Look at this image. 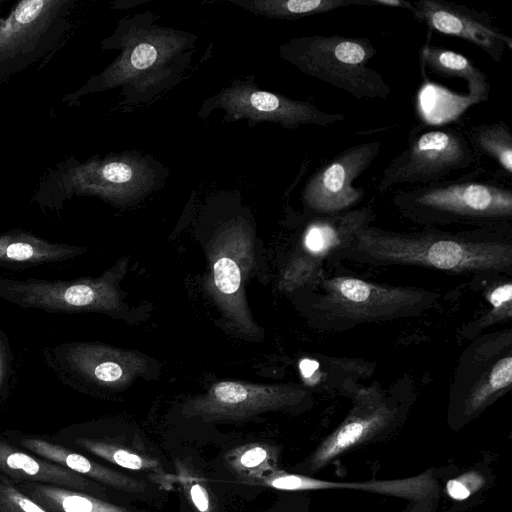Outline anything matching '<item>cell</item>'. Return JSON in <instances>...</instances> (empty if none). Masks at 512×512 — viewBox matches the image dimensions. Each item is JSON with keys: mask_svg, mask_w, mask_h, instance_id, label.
Segmentation results:
<instances>
[{"mask_svg": "<svg viewBox=\"0 0 512 512\" xmlns=\"http://www.w3.org/2000/svg\"><path fill=\"white\" fill-rule=\"evenodd\" d=\"M478 160L463 129H425L410 136L407 147L384 169L376 188L385 193L396 185L443 181L453 172L471 168Z\"/></svg>", "mask_w": 512, "mask_h": 512, "instance_id": "5", "label": "cell"}, {"mask_svg": "<svg viewBox=\"0 0 512 512\" xmlns=\"http://www.w3.org/2000/svg\"><path fill=\"white\" fill-rule=\"evenodd\" d=\"M0 475L13 483L33 482L105 496L99 483L57 463L29 454L0 438Z\"/></svg>", "mask_w": 512, "mask_h": 512, "instance_id": "14", "label": "cell"}, {"mask_svg": "<svg viewBox=\"0 0 512 512\" xmlns=\"http://www.w3.org/2000/svg\"><path fill=\"white\" fill-rule=\"evenodd\" d=\"M0 297L23 308L46 312L105 310L116 304L107 277L72 281L0 277Z\"/></svg>", "mask_w": 512, "mask_h": 512, "instance_id": "6", "label": "cell"}, {"mask_svg": "<svg viewBox=\"0 0 512 512\" xmlns=\"http://www.w3.org/2000/svg\"><path fill=\"white\" fill-rule=\"evenodd\" d=\"M226 460L238 476L254 483L275 471L277 452L268 444L252 443L233 449Z\"/></svg>", "mask_w": 512, "mask_h": 512, "instance_id": "22", "label": "cell"}, {"mask_svg": "<svg viewBox=\"0 0 512 512\" xmlns=\"http://www.w3.org/2000/svg\"><path fill=\"white\" fill-rule=\"evenodd\" d=\"M512 285L502 284L496 287L489 295V302L493 306L490 313L491 321L511 316Z\"/></svg>", "mask_w": 512, "mask_h": 512, "instance_id": "27", "label": "cell"}, {"mask_svg": "<svg viewBox=\"0 0 512 512\" xmlns=\"http://www.w3.org/2000/svg\"><path fill=\"white\" fill-rule=\"evenodd\" d=\"M0 80L34 64L53 50L71 27L74 0H22L2 14Z\"/></svg>", "mask_w": 512, "mask_h": 512, "instance_id": "4", "label": "cell"}, {"mask_svg": "<svg viewBox=\"0 0 512 512\" xmlns=\"http://www.w3.org/2000/svg\"><path fill=\"white\" fill-rule=\"evenodd\" d=\"M303 391L282 387L246 386L235 382H220L207 396L193 404L196 415L213 419L243 418L270 409L297 403Z\"/></svg>", "mask_w": 512, "mask_h": 512, "instance_id": "11", "label": "cell"}, {"mask_svg": "<svg viewBox=\"0 0 512 512\" xmlns=\"http://www.w3.org/2000/svg\"><path fill=\"white\" fill-rule=\"evenodd\" d=\"M83 249L63 243L49 242L23 231L0 234V265L31 266L74 258Z\"/></svg>", "mask_w": 512, "mask_h": 512, "instance_id": "16", "label": "cell"}, {"mask_svg": "<svg viewBox=\"0 0 512 512\" xmlns=\"http://www.w3.org/2000/svg\"><path fill=\"white\" fill-rule=\"evenodd\" d=\"M409 10L430 30L471 42L493 61H501L506 49L512 50V38L483 11L445 0H418Z\"/></svg>", "mask_w": 512, "mask_h": 512, "instance_id": "9", "label": "cell"}, {"mask_svg": "<svg viewBox=\"0 0 512 512\" xmlns=\"http://www.w3.org/2000/svg\"><path fill=\"white\" fill-rule=\"evenodd\" d=\"M246 9L270 18L297 19L352 5H390L393 0H257L240 3Z\"/></svg>", "mask_w": 512, "mask_h": 512, "instance_id": "19", "label": "cell"}, {"mask_svg": "<svg viewBox=\"0 0 512 512\" xmlns=\"http://www.w3.org/2000/svg\"><path fill=\"white\" fill-rule=\"evenodd\" d=\"M379 140L351 146L321 166L307 182L303 190V201L312 210L333 214L357 204L363 194L362 188L354 187L361 176L379 154Z\"/></svg>", "mask_w": 512, "mask_h": 512, "instance_id": "7", "label": "cell"}, {"mask_svg": "<svg viewBox=\"0 0 512 512\" xmlns=\"http://www.w3.org/2000/svg\"><path fill=\"white\" fill-rule=\"evenodd\" d=\"M358 246L386 262L410 263L447 271L499 270L511 266L512 248L502 242H476L426 234L406 236L361 228Z\"/></svg>", "mask_w": 512, "mask_h": 512, "instance_id": "1", "label": "cell"}, {"mask_svg": "<svg viewBox=\"0 0 512 512\" xmlns=\"http://www.w3.org/2000/svg\"><path fill=\"white\" fill-rule=\"evenodd\" d=\"M281 51L303 73L357 99L386 98L391 93L382 75L368 66L376 54L368 38L313 35L292 39Z\"/></svg>", "mask_w": 512, "mask_h": 512, "instance_id": "2", "label": "cell"}, {"mask_svg": "<svg viewBox=\"0 0 512 512\" xmlns=\"http://www.w3.org/2000/svg\"><path fill=\"white\" fill-rule=\"evenodd\" d=\"M189 497L198 512H213L209 494L200 482L189 479Z\"/></svg>", "mask_w": 512, "mask_h": 512, "instance_id": "28", "label": "cell"}, {"mask_svg": "<svg viewBox=\"0 0 512 512\" xmlns=\"http://www.w3.org/2000/svg\"><path fill=\"white\" fill-rule=\"evenodd\" d=\"M254 483L284 491L353 489L400 497L412 503L431 499L437 492L431 470L409 478L358 483L333 482L275 470Z\"/></svg>", "mask_w": 512, "mask_h": 512, "instance_id": "12", "label": "cell"}, {"mask_svg": "<svg viewBox=\"0 0 512 512\" xmlns=\"http://www.w3.org/2000/svg\"><path fill=\"white\" fill-rule=\"evenodd\" d=\"M215 285L224 294H233L239 290L241 272L234 260L228 257L217 259L213 266Z\"/></svg>", "mask_w": 512, "mask_h": 512, "instance_id": "25", "label": "cell"}, {"mask_svg": "<svg viewBox=\"0 0 512 512\" xmlns=\"http://www.w3.org/2000/svg\"><path fill=\"white\" fill-rule=\"evenodd\" d=\"M324 310L329 316L346 320H370L392 316L415 306L424 298L421 291L372 284L352 277L324 282Z\"/></svg>", "mask_w": 512, "mask_h": 512, "instance_id": "8", "label": "cell"}, {"mask_svg": "<svg viewBox=\"0 0 512 512\" xmlns=\"http://www.w3.org/2000/svg\"><path fill=\"white\" fill-rule=\"evenodd\" d=\"M395 413V409L378 400L359 403L316 448L310 457L309 469L313 472L322 469L341 454L372 439L392 422Z\"/></svg>", "mask_w": 512, "mask_h": 512, "instance_id": "13", "label": "cell"}, {"mask_svg": "<svg viewBox=\"0 0 512 512\" xmlns=\"http://www.w3.org/2000/svg\"><path fill=\"white\" fill-rule=\"evenodd\" d=\"M15 441L36 456L57 463L96 482L134 493H140L146 489V484L143 481L107 468L66 446L30 436L15 438Z\"/></svg>", "mask_w": 512, "mask_h": 512, "instance_id": "15", "label": "cell"}, {"mask_svg": "<svg viewBox=\"0 0 512 512\" xmlns=\"http://www.w3.org/2000/svg\"><path fill=\"white\" fill-rule=\"evenodd\" d=\"M9 355H8V347L6 342L1 336L0 333V392L5 383L7 374H8V365H9Z\"/></svg>", "mask_w": 512, "mask_h": 512, "instance_id": "29", "label": "cell"}, {"mask_svg": "<svg viewBox=\"0 0 512 512\" xmlns=\"http://www.w3.org/2000/svg\"><path fill=\"white\" fill-rule=\"evenodd\" d=\"M217 103L234 118L273 121L293 129L306 124L327 127L347 119L343 114L320 110L309 102L291 100L244 85L223 90Z\"/></svg>", "mask_w": 512, "mask_h": 512, "instance_id": "10", "label": "cell"}, {"mask_svg": "<svg viewBox=\"0 0 512 512\" xmlns=\"http://www.w3.org/2000/svg\"><path fill=\"white\" fill-rule=\"evenodd\" d=\"M16 487L49 512H129L96 496L52 485L19 482Z\"/></svg>", "mask_w": 512, "mask_h": 512, "instance_id": "18", "label": "cell"}, {"mask_svg": "<svg viewBox=\"0 0 512 512\" xmlns=\"http://www.w3.org/2000/svg\"><path fill=\"white\" fill-rule=\"evenodd\" d=\"M64 442H71L79 449L123 468L163 473L160 463L155 458L139 454L113 442L83 436H76L71 440L64 439Z\"/></svg>", "mask_w": 512, "mask_h": 512, "instance_id": "21", "label": "cell"}, {"mask_svg": "<svg viewBox=\"0 0 512 512\" xmlns=\"http://www.w3.org/2000/svg\"><path fill=\"white\" fill-rule=\"evenodd\" d=\"M319 364L310 359H304L300 362V370L305 378H310L318 369Z\"/></svg>", "mask_w": 512, "mask_h": 512, "instance_id": "30", "label": "cell"}, {"mask_svg": "<svg viewBox=\"0 0 512 512\" xmlns=\"http://www.w3.org/2000/svg\"><path fill=\"white\" fill-rule=\"evenodd\" d=\"M485 481V477L480 472L468 471L448 480L446 492L454 500H465L479 491Z\"/></svg>", "mask_w": 512, "mask_h": 512, "instance_id": "26", "label": "cell"}, {"mask_svg": "<svg viewBox=\"0 0 512 512\" xmlns=\"http://www.w3.org/2000/svg\"><path fill=\"white\" fill-rule=\"evenodd\" d=\"M419 58L422 67L438 77L465 80L470 103L477 104L488 100L491 89L488 77L464 55L425 44L420 49Z\"/></svg>", "mask_w": 512, "mask_h": 512, "instance_id": "17", "label": "cell"}, {"mask_svg": "<svg viewBox=\"0 0 512 512\" xmlns=\"http://www.w3.org/2000/svg\"><path fill=\"white\" fill-rule=\"evenodd\" d=\"M512 382V357L500 359L492 367L488 377L481 381L466 400L465 413L471 414L482 408L488 400Z\"/></svg>", "mask_w": 512, "mask_h": 512, "instance_id": "23", "label": "cell"}, {"mask_svg": "<svg viewBox=\"0 0 512 512\" xmlns=\"http://www.w3.org/2000/svg\"><path fill=\"white\" fill-rule=\"evenodd\" d=\"M0 505L14 512H49L23 494L9 479L0 475Z\"/></svg>", "mask_w": 512, "mask_h": 512, "instance_id": "24", "label": "cell"}, {"mask_svg": "<svg viewBox=\"0 0 512 512\" xmlns=\"http://www.w3.org/2000/svg\"><path fill=\"white\" fill-rule=\"evenodd\" d=\"M478 157L495 161L508 177L512 174V130L503 121L483 123L463 129Z\"/></svg>", "mask_w": 512, "mask_h": 512, "instance_id": "20", "label": "cell"}, {"mask_svg": "<svg viewBox=\"0 0 512 512\" xmlns=\"http://www.w3.org/2000/svg\"><path fill=\"white\" fill-rule=\"evenodd\" d=\"M480 176V175H479ZM476 173L412 189L393 197L409 216L431 220H496L512 216V191L497 182L480 180Z\"/></svg>", "mask_w": 512, "mask_h": 512, "instance_id": "3", "label": "cell"}]
</instances>
